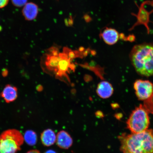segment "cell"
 <instances>
[{"mask_svg": "<svg viewBox=\"0 0 153 153\" xmlns=\"http://www.w3.org/2000/svg\"><path fill=\"white\" fill-rule=\"evenodd\" d=\"M120 150L123 153H153V130L119 137Z\"/></svg>", "mask_w": 153, "mask_h": 153, "instance_id": "obj_1", "label": "cell"}, {"mask_svg": "<svg viewBox=\"0 0 153 153\" xmlns=\"http://www.w3.org/2000/svg\"><path fill=\"white\" fill-rule=\"evenodd\" d=\"M130 60L137 73L141 76H153V43L134 46L130 54Z\"/></svg>", "mask_w": 153, "mask_h": 153, "instance_id": "obj_2", "label": "cell"}, {"mask_svg": "<svg viewBox=\"0 0 153 153\" xmlns=\"http://www.w3.org/2000/svg\"><path fill=\"white\" fill-rule=\"evenodd\" d=\"M24 137L18 130L10 129L0 135V153H16L20 150Z\"/></svg>", "mask_w": 153, "mask_h": 153, "instance_id": "obj_3", "label": "cell"}, {"mask_svg": "<svg viewBox=\"0 0 153 153\" xmlns=\"http://www.w3.org/2000/svg\"><path fill=\"white\" fill-rule=\"evenodd\" d=\"M149 112L143 105L132 112L127 122L128 128L133 133L141 132L148 129L150 125Z\"/></svg>", "mask_w": 153, "mask_h": 153, "instance_id": "obj_4", "label": "cell"}, {"mask_svg": "<svg viewBox=\"0 0 153 153\" xmlns=\"http://www.w3.org/2000/svg\"><path fill=\"white\" fill-rule=\"evenodd\" d=\"M59 54L57 48H51L44 55L42 59L43 68L48 74L56 75L58 69Z\"/></svg>", "mask_w": 153, "mask_h": 153, "instance_id": "obj_5", "label": "cell"}, {"mask_svg": "<svg viewBox=\"0 0 153 153\" xmlns=\"http://www.w3.org/2000/svg\"><path fill=\"white\" fill-rule=\"evenodd\" d=\"M136 95L139 100L145 101L153 91V84L148 80L137 79L134 84Z\"/></svg>", "mask_w": 153, "mask_h": 153, "instance_id": "obj_6", "label": "cell"}, {"mask_svg": "<svg viewBox=\"0 0 153 153\" xmlns=\"http://www.w3.org/2000/svg\"><path fill=\"white\" fill-rule=\"evenodd\" d=\"M71 60V59L64 50V53H59L58 69L56 74L57 79H63L64 78H66L67 80H69L67 72H68L69 68L72 69H74L72 68Z\"/></svg>", "mask_w": 153, "mask_h": 153, "instance_id": "obj_7", "label": "cell"}, {"mask_svg": "<svg viewBox=\"0 0 153 153\" xmlns=\"http://www.w3.org/2000/svg\"><path fill=\"white\" fill-rule=\"evenodd\" d=\"M100 37L107 45H113L117 43L119 40L120 34L114 28L106 27L101 32Z\"/></svg>", "mask_w": 153, "mask_h": 153, "instance_id": "obj_8", "label": "cell"}, {"mask_svg": "<svg viewBox=\"0 0 153 153\" xmlns=\"http://www.w3.org/2000/svg\"><path fill=\"white\" fill-rule=\"evenodd\" d=\"M113 93V87L109 82L102 81L100 82L97 85V93L101 98H108L111 96Z\"/></svg>", "mask_w": 153, "mask_h": 153, "instance_id": "obj_9", "label": "cell"}, {"mask_svg": "<svg viewBox=\"0 0 153 153\" xmlns=\"http://www.w3.org/2000/svg\"><path fill=\"white\" fill-rule=\"evenodd\" d=\"M56 142L59 148L68 149L71 146L73 140L68 133L62 131H59L57 134Z\"/></svg>", "mask_w": 153, "mask_h": 153, "instance_id": "obj_10", "label": "cell"}, {"mask_svg": "<svg viewBox=\"0 0 153 153\" xmlns=\"http://www.w3.org/2000/svg\"><path fill=\"white\" fill-rule=\"evenodd\" d=\"M18 95L17 88L10 85H7L5 86L0 95L6 102L10 103L16 100Z\"/></svg>", "mask_w": 153, "mask_h": 153, "instance_id": "obj_11", "label": "cell"}, {"mask_svg": "<svg viewBox=\"0 0 153 153\" xmlns=\"http://www.w3.org/2000/svg\"><path fill=\"white\" fill-rule=\"evenodd\" d=\"M38 13L37 6L32 3H26L22 10L23 15L27 20H34L37 17Z\"/></svg>", "mask_w": 153, "mask_h": 153, "instance_id": "obj_12", "label": "cell"}, {"mask_svg": "<svg viewBox=\"0 0 153 153\" xmlns=\"http://www.w3.org/2000/svg\"><path fill=\"white\" fill-rule=\"evenodd\" d=\"M56 136L54 131L51 129L45 130L42 133L41 140L43 144L46 146H50L56 142Z\"/></svg>", "mask_w": 153, "mask_h": 153, "instance_id": "obj_13", "label": "cell"}, {"mask_svg": "<svg viewBox=\"0 0 153 153\" xmlns=\"http://www.w3.org/2000/svg\"><path fill=\"white\" fill-rule=\"evenodd\" d=\"M145 9L143 5H141L140 8L139 9L138 14L137 16L136 15L137 18V21L135 25L139 24L144 25L149 31L148 24L149 22V15L150 13H149Z\"/></svg>", "mask_w": 153, "mask_h": 153, "instance_id": "obj_14", "label": "cell"}, {"mask_svg": "<svg viewBox=\"0 0 153 153\" xmlns=\"http://www.w3.org/2000/svg\"><path fill=\"white\" fill-rule=\"evenodd\" d=\"M24 140L28 145L33 146L37 143V135L35 132L31 130H28L25 133Z\"/></svg>", "mask_w": 153, "mask_h": 153, "instance_id": "obj_15", "label": "cell"}, {"mask_svg": "<svg viewBox=\"0 0 153 153\" xmlns=\"http://www.w3.org/2000/svg\"><path fill=\"white\" fill-rule=\"evenodd\" d=\"M144 101L143 105L145 109L149 114H153V91L150 97Z\"/></svg>", "mask_w": 153, "mask_h": 153, "instance_id": "obj_16", "label": "cell"}, {"mask_svg": "<svg viewBox=\"0 0 153 153\" xmlns=\"http://www.w3.org/2000/svg\"><path fill=\"white\" fill-rule=\"evenodd\" d=\"M27 1V0H11L13 4L18 7L23 6L26 4Z\"/></svg>", "mask_w": 153, "mask_h": 153, "instance_id": "obj_17", "label": "cell"}, {"mask_svg": "<svg viewBox=\"0 0 153 153\" xmlns=\"http://www.w3.org/2000/svg\"><path fill=\"white\" fill-rule=\"evenodd\" d=\"M9 0H0V8H3L8 4Z\"/></svg>", "mask_w": 153, "mask_h": 153, "instance_id": "obj_18", "label": "cell"}, {"mask_svg": "<svg viewBox=\"0 0 153 153\" xmlns=\"http://www.w3.org/2000/svg\"><path fill=\"white\" fill-rule=\"evenodd\" d=\"M26 153H41L39 151L36 150H31L29 151Z\"/></svg>", "mask_w": 153, "mask_h": 153, "instance_id": "obj_19", "label": "cell"}, {"mask_svg": "<svg viewBox=\"0 0 153 153\" xmlns=\"http://www.w3.org/2000/svg\"><path fill=\"white\" fill-rule=\"evenodd\" d=\"M8 74V71L6 69H4L3 70L2 72V74L3 76H6Z\"/></svg>", "mask_w": 153, "mask_h": 153, "instance_id": "obj_20", "label": "cell"}, {"mask_svg": "<svg viewBox=\"0 0 153 153\" xmlns=\"http://www.w3.org/2000/svg\"><path fill=\"white\" fill-rule=\"evenodd\" d=\"M45 153H56V152L53 150H49L46 151Z\"/></svg>", "mask_w": 153, "mask_h": 153, "instance_id": "obj_21", "label": "cell"}]
</instances>
